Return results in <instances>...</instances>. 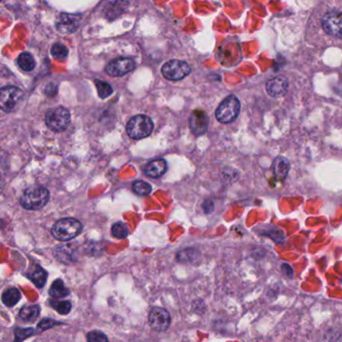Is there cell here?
Returning a JSON list of instances; mask_svg holds the SVG:
<instances>
[{"label": "cell", "mask_w": 342, "mask_h": 342, "mask_svg": "<svg viewBox=\"0 0 342 342\" xmlns=\"http://www.w3.org/2000/svg\"><path fill=\"white\" fill-rule=\"evenodd\" d=\"M81 229L82 225L79 221L74 218H63L53 225L51 233L59 241H70L81 232Z\"/></svg>", "instance_id": "obj_1"}, {"label": "cell", "mask_w": 342, "mask_h": 342, "mask_svg": "<svg viewBox=\"0 0 342 342\" xmlns=\"http://www.w3.org/2000/svg\"><path fill=\"white\" fill-rule=\"evenodd\" d=\"M154 131V122L145 115H138L132 118L126 124V133L134 140H141L148 137Z\"/></svg>", "instance_id": "obj_2"}, {"label": "cell", "mask_w": 342, "mask_h": 342, "mask_svg": "<svg viewBox=\"0 0 342 342\" xmlns=\"http://www.w3.org/2000/svg\"><path fill=\"white\" fill-rule=\"evenodd\" d=\"M49 200V192L45 187H32L27 189L20 200L22 206L26 210H39Z\"/></svg>", "instance_id": "obj_3"}, {"label": "cell", "mask_w": 342, "mask_h": 342, "mask_svg": "<svg viewBox=\"0 0 342 342\" xmlns=\"http://www.w3.org/2000/svg\"><path fill=\"white\" fill-rule=\"evenodd\" d=\"M240 113V101L235 96L225 98L216 111V118L222 123L234 122Z\"/></svg>", "instance_id": "obj_4"}, {"label": "cell", "mask_w": 342, "mask_h": 342, "mask_svg": "<svg viewBox=\"0 0 342 342\" xmlns=\"http://www.w3.org/2000/svg\"><path fill=\"white\" fill-rule=\"evenodd\" d=\"M46 122L51 131L63 132L71 122V114L62 106L51 109L47 112Z\"/></svg>", "instance_id": "obj_5"}, {"label": "cell", "mask_w": 342, "mask_h": 342, "mask_svg": "<svg viewBox=\"0 0 342 342\" xmlns=\"http://www.w3.org/2000/svg\"><path fill=\"white\" fill-rule=\"evenodd\" d=\"M24 98V92L16 87H5L0 90V109L6 113L12 112Z\"/></svg>", "instance_id": "obj_6"}, {"label": "cell", "mask_w": 342, "mask_h": 342, "mask_svg": "<svg viewBox=\"0 0 342 342\" xmlns=\"http://www.w3.org/2000/svg\"><path fill=\"white\" fill-rule=\"evenodd\" d=\"M191 73L190 66L183 60L173 59L166 62L162 68V74L169 80H181Z\"/></svg>", "instance_id": "obj_7"}, {"label": "cell", "mask_w": 342, "mask_h": 342, "mask_svg": "<svg viewBox=\"0 0 342 342\" xmlns=\"http://www.w3.org/2000/svg\"><path fill=\"white\" fill-rule=\"evenodd\" d=\"M170 313L162 307H154L148 313V323L151 327L159 332H163L169 329L171 325Z\"/></svg>", "instance_id": "obj_8"}, {"label": "cell", "mask_w": 342, "mask_h": 342, "mask_svg": "<svg viewBox=\"0 0 342 342\" xmlns=\"http://www.w3.org/2000/svg\"><path fill=\"white\" fill-rule=\"evenodd\" d=\"M322 27L326 33L341 37V13L339 10H331L322 18Z\"/></svg>", "instance_id": "obj_9"}, {"label": "cell", "mask_w": 342, "mask_h": 342, "mask_svg": "<svg viewBox=\"0 0 342 342\" xmlns=\"http://www.w3.org/2000/svg\"><path fill=\"white\" fill-rule=\"evenodd\" d=\"M134 69H135V61L132 58L120 57L111 61L108 65L105 72L111 76H122L132 72Z\"/></svg>", "instance_id": "obj_10"}, {"label": "cell", "mask_w": 342, "mask_h": 342, "mask_svg": "<svg viewBox=\"0 0 342 342\" xmlns=\"http://www.w3.org/2000/svg\"><path fill=\"white\" fill-rule=\"evenodd\" d=\"M81 22L80 15L61 13L56 20V29L63 34L74 33L77 30Z\"/></svg>", "instance_id": "obj_11"}, {"label": "cell", "mask_w": 342, "mask_h": 342, "mask_svg": "<svg viewBox=\"0 0 342 342\" xmlns=\"http://www.w3.org/2000/svg\"><path fill=\"white\" fill-rule=\"evenodd\" d=\"M189 123H190V127L192 132L197 136H201L205 134L208 130L209 119L206 113L202 111H195L190 117Z\"/></svg>", "instance_id": "obj_12"}, {"label": "cell", "mask_w": 342, "mask_h": 342, "mask_svg": "<svg viewBox=\"0 0 342 342\" xmlns=\"http://www.w3.org/2000/svg\"><path fill=\"white\" fill-rule=\"evenodd\" d=\"M288 89V82L286 78L282 76H276L271 78L266 83V90L268 95L273 98H278L283 96Z\"/></svg>", "instance_id": "obj_13"}, {"label": "cell", "mask_w": 342, "mask_h": 342, "mask_svg": "<svg viewBox=\"0 0 342 342\" xmlns=\"http://www.w3.org/2000/svg\"><path fill=\"white\" fill-rule=\"evenodd\" d=\"M167 162L164 159H158L147 164L144 168V173L151 178H160L167 172Z\"/></svg>", "instance_id": "obj_14"}, {"label": "cell", "mask_w": 342, "mask_h": 342, "mask_svg": "<svg viewBox=\"0 0 342 342\" xmlns=\"http://www.w3.org/2000/svg\"><path fill=\"white\" fill-rule=\"evenodd\" d=\"M131 0H106V15L110 17L119 16L127 7Z\"/></svg>", "instance_id": "obj_15"}, {"label": "cell", "mask_w": 342, "mask_h": 342, "mask_svg": "<svg viewBox=\"0 0 342 342\" xmlns=\"http://www.w3.org/2000/svg\"><path fill=\"white\" fill-rule=\"evenodd\" d=\"M272 169L278 179L284 180L290 171V163L285 157H278L275 159Z\"/></svg>", "instance_id": "obj_16"}, {"label": "cell", "mask_w": 342, "mask_h": 342, "mask_svg": "<svg viewBox=\"0 0 342 342\" xmlns=\"http://www.w3.org/2000/svg\"><path fill=\"white\" fill-rule=\"evenodd\" d=\"M29 279L35 284L37 288H42L46 283H47V278H48V273L44 268H41L38 265H34L32 270L28 273Z\"/></svg>", "instance_id": "obj_17"}, {"label": "cell", "mask_w": 342, "mask_h": 342, "mask_svg": "<svg viewBox=\"0 0 342 342\" xmlns=\"http://www.w3.org/2000/svg\"><path fill=\"white\" fill-rule=\"evenodd\" d=\"M49 295L52 298H63L70 295V290L66 287L62 280L57 279L52 283L49 289Z\"/></svg>", "instance_id": "obj_18"}, {"label": "cell", "mask_w": 342, "mask_h": 342, "mask_svg": "<svg viewBox=\"0 0 342 342\" xmlns=\"http://www.w3.org/2000/svg\"><path fill=\"white\" fill-rule=\"evenodd\" d=\"M22 298V294L16 288H10L2 294V302L9 307L14 306Z\"/></svg>", "instance_id": "obj_19"}, {"label": "cell", "mask_w": 342, "mask_h": 342, "mask_svg": "<svg viewBox=\"0 0 342 342\" xmlns=\"http://www.w3.org/2000/svg\"><path fill=\"white\" fill-rule=\"evenodd\" d=\"M39 315L38 305H28L22 308L19 312V317L26 322H31L35 320Z\"/></svg>", "instance_id": "obj_20"}, {"label": "cell", "mask_w": 342, "mask_h": 342, "mask_svg": "<svg viewBox=\"0 0 342 342\" xmlns=\"http://www.w3.org/2000/svg\"><path fill=\"white\" fill-rule=\"evenodd\" d=\"M17 63L22 70L30 72L35 68V60L29 52H23L17 58Z\"/></svg>", "instance_id": "obj_21"}, {"label": "cell", "mask_w": 342, "mask_h": 342, "mask_svg": "<svg viewBox=\"0 0 342 342\" xmlns=\"http://www.w3.org/2000/svg\"><path fill=\"white\" fill-rule=\"evenodd\" d=\"M49 305L55 309L59 314H68L72 309V304L70 301H57L49 300Z\"/></svg>", "instance_id": "obj_22"}, {"label": "cell", "mask_w": 342, "mask_h": 342, "mask_svg": "<svg viewBox=\"0 0 342 342\" xmlns=\"http://www.w3.org/2000/svg\"><path fill=\"white\" fill-rule=\"evenodd\" d=\"M96 87H97V90H98L99 98H102V99L109 98L114 92L113 88L109 83H106L102 80H96Z\"/></svg>", "instance_id": "obj_23"}, {"label": "cell", "mask_w": 342, "mask_h": 342, "mask_svg": "<svg viewBox=\"0 0 342 342\" xmlns=\"http://www.w3.org/2000/svg\"><path fill=\"white\" fill-rule=\"evenodd\" d=\"M112 234L118 239H124L129 236V229L123 223H116L112 227Z\"/></svg>", "instance_id": "obj_24"}, {"label": "cell", "mask_w": 342, "mask_h": 342, "mask_svg": "<svg viewBox=\"0 0 342 342\" xmlns=\"http://www.w3.org/2000/svg\"><path fill=\"white\" fill-rule=\"evenodd\" d=\"M134 192L139 196H147L152 192V187L144 181H137L133 185Z\"/></svg>", "instance_id": "obj_25"}, {"label": "cell", "mask_w": 342, "mask_h": 342, "mask_svg": "<svg viewBox=\"0 0 342 342\" xmlns=\"http://www.w3.org/2000/svg\"><path fill=\"white\" fill-rule=\"evenodd\" d=\"M51 54L53 57L55 58H59L62 59L65 57L68 56L69 54V49H67L63 45L61 44H55L53 45V47L51 48Z\"/></svg>", "instance_id": "obj_26"}, {"label": "cell", "mask_w": 342, "mask_h": 342, "mask_svg": "<svg viewBox=\"0 0 342 342\" xmlns=\"http://www.w3.org/2000/svg\"><path fill=\"white\" fill-rule=\"evenodd\" d=\"M88 340L91 342H105L108 341V337L100 331L95 330V331H91L88 334Z\"/></svg>", "instance_id": "obj_27"}, {"label": "cell", "mask_w": 342, "mask_h": 342, "mask_svg": "<svg viewBox=\"0 0 342 342\" xmlns=\"http://www.w3.org/2000/svg\"><path fill=\"white\" fill-rule=\"evenodd\" d=\"M33 329L32 328H27V329H20L17 328L15 329V340H25V338L31 336L33 334Z\"/></svg>", "instance_id": "obj_28"}, {"label": "cell", "mask_w": 342, "mask_h": 342, "mask_svg": "<svg viewBox=\"0 0 342 342\" xmlns=\"http://www.w3.org/2000/svg\"><path fill=\"white\" fill-rule=\"evenodd\" d=\"M56 324V322H54L53 320H50V319H44L41 322L38 323V328L42 329V330H46V329H49V328H51L52 326H54Z\"/></svg>", "instance_id": "obj_29"}, {"label": "cell", "mask_w": 342, "mask_h": 342, "mask_svg": "<svg viewBox=\"0 0 342 342\" xmlns=\"http://www.w3.org/2000/svg\"><path fill=\"white\" fill-rule=\"evenodd\" d=\"M203 208H204V212L206 214H211L213 212V210H214V202L211 201V200H206L204 202Z\"/></svg>", "instance_id": "obj_30"}, {"label": "cell", "mask_w": 342, "mask_h": 342, "mask_svg": "<svg viewBox=\"0 0 342 342\" xmlns=\"http://www.w3.org/2000/svg\"><path fill=\"white\" fill-rule=\"evenodd\" d=\"M0 1H1V0H0Z\"/></svg>", "instance_id": "obj_31"}]
</instances>
